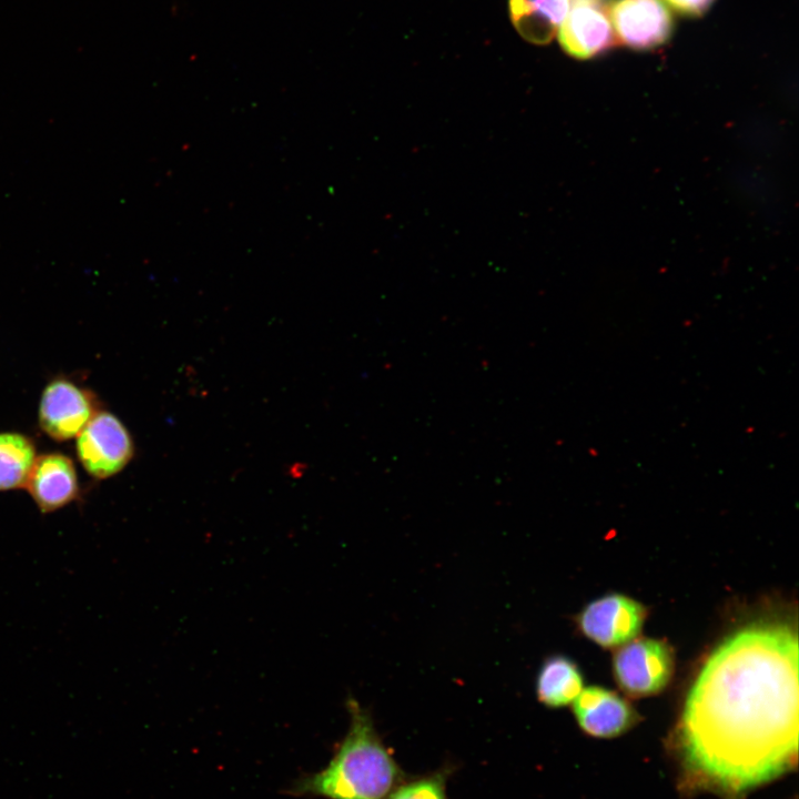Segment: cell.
<instances>
[{
	"label": "cell",
	"instance_id": "4fadbf2b",
	"mask_svg": "<svg viewBox=\"0 0 799 799\" xmlns=\"http://www.w3.org/2000/svg\"><path fill=\"white\" fill-rule=\"evenodd\" d=\"M36 458V446L29 436L1 432L0 492L24 487Z\"/></svg>",
	"mask_w": 799,
	"mask_h": 799
},
{
	"label": "cell",
	"instance_id": "8992f818",
	"mask_svg": "<svg viewBox=\"0 0 799 799\" xmlns=\"http://www.w3.org/2000/svg\"><path fill=\"white\" fill-rule=\"evenodd\" d=\"M95 396L78 383L59 377L41 394L38 419L41 429L55 441L77 437L99 411Z\"/></svg>",
	"mask_w": 799,
	"mask_h": 799
},
{
	"label": "cell",
	"instance_id": "7c38bea8",
	"mask_svg": "<svg viewBox=\"0 0 799 799\" xmlns=\"http://www.w3.org/2000/svg\"><path fill=\"white\" fill-rule=\"evenodd\" d=\"M583 675L578 666L563 655L550 656L542 664L536 677V696L549 708L573 702L583 690Z\"/></svg>",
	"mask_w": 799,
	"mask_h": 799
},
{
	"label": "cell",
	"instance_id": "6da1fadb",
	"mask_svg": "<svg viewBox=\"0 0 799 799\" xmlns=\"http://www.w3.org/2000/svg\"><path fill=\"white\" fill-rule=\"evenodd\" d=\"M691 782L737 796L789 771L798 755V636L751 623L707 658L678 727Z\"/></svg>",
	"mask_w": 799,
	"mask_h": 799
},
{
	"label": "cell",
	"instance_id": "5b68a950",
	"mask_svg": "<svg viewBox=\"0 0 799 799\" xmlns=\"http://www.w3.org/2000/svg\"><path fill=\"white\" fill-rule=\"evenodd\" d=\"M647 610L621 594H608L586 605L577 616L578 629L604 648H616L640 633Z\"/></svg>",
	"mask_w": 799,
	"mask_h": 799
},
{
	"label": "cell",
	"instance_id": "ba28073f",
	"mask_svg": "<svg viewBox=\"0 0 799 799\" xmlns=\"http://www.w3.org/2000/svg\"><path fill=\"white\" fill-rule=\"evenodd\" d=\"M609 14L615 37L636 50L664 44L674 28L671 13L663 0H614Z\"/></svg>",
	"mask_w": 799,
	"mask_h": 799
},
{
	"label": "cell",
	"instance_id": "277c9868",
	"mask_svg": "<svg viewBox=\"0 0 799 799\" xmlns=\"http://www.w3.org/2000/svg\"><path fill=\"white\" fill-rule=\"evenodd\" d=\"M75 438L79 462L89 475L98 479L114 476L134 455L131 434L108 411H98Z\"/></svg>",
	"mask_w": 799,
	"mask_h": 799
},
{
	"label": "cell",
	"instance_id": "9c48e42d",
	"mask_svg": "<svg viewBox=\"0 0 799 799\" xmlns=\"http://www.w3.org/2000/svg\"><path fill=\"white\" fill-rule=\"evenodd\" d=\"M24 487L42 514L57 512L80 495L74 463L62 453L37 456Z\"/></svg>",
	"mask_w": 799,
	"mask_h": 799
},
{
	"label": "cell",
	"instance_id": "8fae6325",
	"mask_svg": "<svg viewBox=\"0 0 799 799\" xmlns=\"http://www.w3.org/2000/svg\"><path fill=\"white\" fill-rule=\"evenodd\" d=\"M568 0H509V13L518 33L535 44L548 43L559 29Z\"/></svg>",
	"mask_w": 799,
	"mask_h": 799
},
{
	"label": "cell",
	"instance_id": "52a82bcc",
	"mask_svg": "<svg viewBox=\"0 0 799 799\" xmlns=\"http://www.w3.org/2000/svg\"><path fill=\"white\" fill-rule=\"evenodd\" d=\"M609 0H568L558 29L563 50L576 59L593 58L615 43Z\"/></svg>",
	"mask_w": 799,
	"mask_h": 799
},
{
	"label": "cell",
	"instance_id": "3957f363",
	"mask_svg": "<svg viewBox=\"0 0 799 799\" xmlns=\"http://www.w3.org/2000/svg\"><path fill=\"white\" fill-rule=\"evenodd\" d=\"M615 679L631 697L660 692L674 671V655L663 640L634 638L618 647L613 659Z\"/></svg>",
	"mask_w": 799,
	"mask_h": 799
},
{
	"label": "cell",
	"instance_id": "30bf717a",
	"mask_svg": "<svg viewBox=\"0 0 799 799\" xmlns=\"http://www.w3.org/2000/svg\"><path fill=\"white\" fill-rule=\"evenodd\" d=\"M573 711L580 729L597 738L617 737L637 720L635 709L625 698L599 686L583 688L573 701Z\"/></svg>",
	"mask_w": 799,
	"mask_h": 799
},
{
	"label": "cell",
	"instance_id": "9a60e30c",
	"mask_svg": "<svg viewBox=\"0 0 799 799\" xmlns=\"http://www.w3.org/2000/svg\"><path fill=\"white\" fill-rule=\"evenodd\" d=\"M715 0H665L669 7L687 17L704 14Z\"/></svg>",
	"mask_w": 799,
	"mask_h": 799
},
{
	"label": "cell",
	"instance_id": "5bb4252c",
	"mask_svg": "<svg viewBox=\"0 0 799 799\" xmlns=\"http://www.w3.org/2000/svg\"><path fill=\"white\" fill-rule=\"evenodd\" d=\"M448 771L445 769L402 781L386 799H447L446 783Z\"/></svg>",
	"mask_w": 799,
	"mask_h": 799
},
{
	"label": "cell",
	"instance_id": "7a4b0ae2",
	"mask_svg": "<svg viewBox=\"0 0 799 799\" xmlns=\"http://www.w3.org/2000/svg\"><path fill=\"white\" fill-rule=\"evenodd\" d=\"M348 729L328 763L297 778L285 793L322 799H386L404 773L382 741L371 712L346 699Z\"/></svg>",
	"mask_w": 799,
	"mask_h": 799
}]
</instances>
